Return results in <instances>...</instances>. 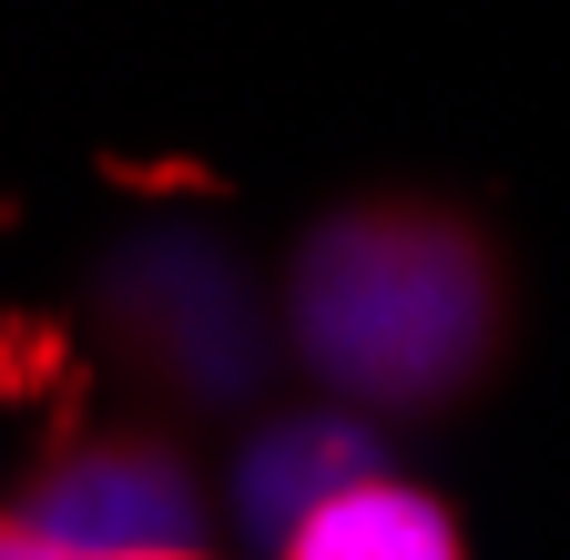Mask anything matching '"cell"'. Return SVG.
<instances>
[{
  "label": "cell",
  "instance_id": "cell-1",
  "mask_svg": "<svg viewBox=\"0 0 570 560\" xmlns=\"http://www.w3.org/2000/svg\"><path fill=\"white\" fill-rule=\"evenodd\" d=\"M489 326L479 255L439 225H346L306 255V346L356 387H439Z\"/></svg>",
  "mask_w": 570,
  "mask_h": 560
},
{
  "label": "cell",
  "instance_id": "cell-2",
  "mask_svg": "<svg viewBox=\"0 0 570 560\" xmlns=\"http://www.w3.org/2000/svg\"><path fill=\"white\" fill-rule=\"evenodd\" d=\"M285 560H469L449 510L407 479H346L285 530Z\"/></svg>",
  "mask_w": 570,
  "mask_h": 560
},
{
  "label": "cell",
  "instance_id": "cell-3",
  "mask_svg": "<svg viewBox=\"0 0 570 560\" xmlns=\"http://www.w3.org/2000/svg\"><path fill=\"white\" fill-rule=\"evenodd\" d=\"M82 540H61V530H41V520H11L0 510V560H71Z\"/></svg>",
  "mask_w": 570,
  "mask_h": 560
},
{
  "label": "cell",
  "instance_id": "cell-4",
  "mask_svg": "<svg viewBox=\"0 0 570 560\" xmlns=\"http://www.w3.org/2000/svg\"><path fill=\"white\" fill-rule=\"evenodd\" d=\"M71 560H204V550H174V540H102V550H71Z\"/></svg>",
  "mask_w": 570,
  "mask_h": 560
}]
</instances>
